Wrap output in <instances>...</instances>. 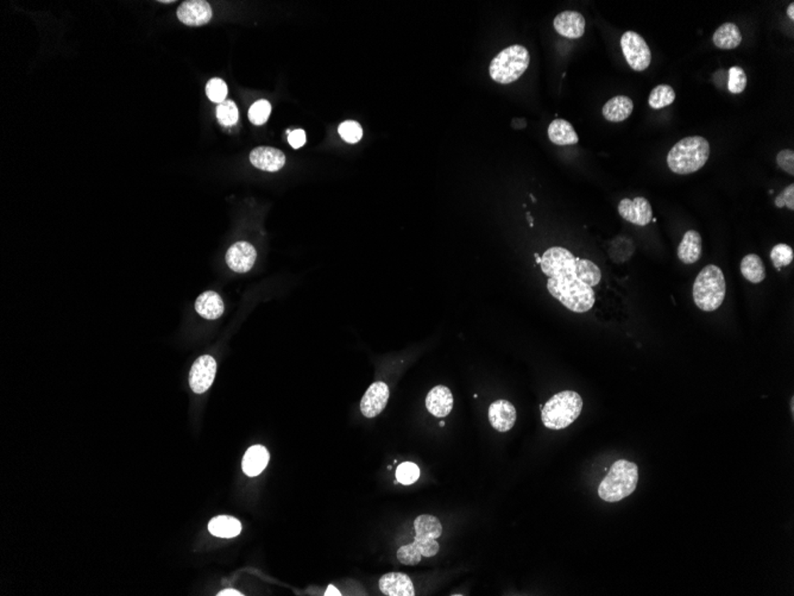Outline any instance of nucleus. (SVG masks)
Listing matches in <instances>:
<instances>
[{
    "instance_id": "obj_16",
    "label": "nucleus",
    "mask_w": 794,
    "mask_h": 596,
    "mask_svg": "<svg viewBox=\"0 0 794 596\" xmlns=\"http://www.w3.org/2000/svg\"><path fill=\"white\" fill-rule=\"evenodd\" d=\"M250 162L256 168L273 173L283 168L285 156L282 151L271 146H259L251 151Z\"/></svg>"
},
{
    "instance_id": "obj_12",
    "label": "nucleus",
    "mask_w": 794,
    "mask_h": 596,
    "mask_svg": "<svg viewBox=\"0 0 794 596\" xmlns=\"http://www.w3.org/2000/svg\"><path fill=\"white\" fill-rule=\"evenodd\" d=\"M257 259L255 248L248 242H237L226 253V264L236 273H248Z\"/></svg>"
},
{
    "instance_id": "obj_31",
    "label": "nucleus",
    "mask_w": 794,
    "mask_h": 596,
    "mask_svg": "<svg viewBox=\"0 0 794 596\" xmlns=\"http://www.w3.org/2000/svg\"><path fill=\"white\" fill-rule=\"evenodd\" d=\"M217 118L224 126H232L238 121L237 105L232 100H225L217 107Z\"/></svg>"
},
{
    "instance_id": "obj_14",
    "label": "nucleus",
    "mask_w": 794,
    "mask_h": 596,
    "mask_svg": "<svg viewBox=\"0 0 794 596\" xmlns=\"http://www.w3.org/2000/svg\"><path fill=\"white\" fill-rule=\"evenodd\" d=\"M585 18L580 12L564 11L554 18V29L561 36L577 40L585 33Z\"/></svg>"
},
{
    "instance_id": "obj_33",
    "label": "nucleus",
    "mask_w": 794,
    "mask_h": 596,
    "mask_svg": "<svg viewBox=\"0 0 794 596\" xmlns=\"http://www.w3.org/2000/svg\"><path fill=\"white\" fill-rule=\"evenodd\" d=\"M420 477V469L415 463L412 462H405L402 465L397 467L396 479L397 482L402 483L405 486H409L415 483Z\"/></svg>"
},
{
    "instance_id": "obj_2",
    "label": "nucleus",
    "mask_w": 794,
    "mask_h": 596,
    "mask_svg": "<svg viewBox=\"0 0 794 596\" xmlns=\"http://www.w3.org/2000/svg\"><path fill=\"white\" fill-rule=\"evenodd\" d=\"M710 158V144L702 136H690L673 146L667 155L668 168L679 175H687L703 168Z\"/></svg>"
},
{
    "instance_id": "obj_4",
    "label": "nucleus",
    "mask_w": 794,
    "mask_h": 596,
    "mask_svg": "<svg viewBox=\"0 0 794 596\" xmlns=\"http://www.w3.org/2000/svg\"><path fill=\"white\" fill-rule=\"evenodd\" d=\"M638 481V465L626 460H619L611 465L608 475L598 487V495L607 502H621L634 493Z\"/></svg>"
},
{
    "instance_id": "obj_36",
    "label": "nucleus",
    "mask_w": 794,
    "mask_h": 596,
    "mask_svg": "<svg viewBox=\"0 0 794 596\" xmlns=\"http://www.w3.org/2000/svg\"><path fill=\"white\" fill-rule=\"evenodd\" d=\"M338 131L340 134V137L345 142L351 143V144L359 142L363 137V129H361V124L354 121H344L339 125Z\"/></svg>"
},
{
    "instance_id": "obj_1",
    "label": "nucleus",
    "mask_w": 794,
    "mask_h": 596,
    "mask_svg": "<svg viewBox=\"0 0 794 596\" xmlns=\"http://www.w3.org/2000/svg\"><path fill=\"white\" fill-rule=\"evenodd\" d=\"M547 289L565 308L576 313L590 311L596 301L592 287L578 280L575 273L548 278Z\"/></svg>"
},
{
    "instance_id": "obj_44",
    "label": "nucleus",
    "mask_w": 794,
    "mask_h": 596,
    "mask_svg": "<svg viewBox=\"0 0 794 596\" xmlns=\"http://www.w3.org/2000/svg\"><path fill=\"white\" fill-rule=\"evenodd\" d=\"M787 15H788V17H790V21H793V19H794V4H793V3H792V4H790V6H788V8H787Z\"/></svg>"
},
{
    "instance_id": "obj_13",
    "label": "nucleus",
    "mask_w": 794,
    "mask_h": 596,
    "mask_svg": "<svg viewBox=\"0 0 794 596\" xmlns=\"http://www.w3.org/2000/svg\"><path fill=\"white\" fill-rule=\"evenodd\" d=\"M178 18L186 26H205L212 18L211 5L204 0L183 1L178 9Z\"/></svg>"
},
{
    "instance_id": "obj_8",
    "label": "nucleus",
    "mask_w": 794,
    "mask_h": 596,
    "mask_svg": "<svg viewBox=\"0 0 794 596\" xmlns=\"http://www.w3.org/2000/svg\"><path fill=\"white\" fill-rule=\"evenodd\" d=\"M576 259L571 251L560 246L547 250L541 257V271L548 278L575 273Z\"/></svg>"
},
{
    "instance_id": "obj_17",
    "label": "nucleus",
    "mask_w": 794,
    "mask_h": 596,
    "mask_svg": "<svg viewBox=\"0 0 794 596\" xmlns=\"http://www.w3.org/2000/svg\"><path fill=\"white\" fill-rule=\"evenodd\" d=\"M379 589L386 596H414L415 589L408 575L388 573L379 580Z\"/></svg>"
},
{
    "instance_id": "obj_41",
    "label": "nucleus",
    "mask_w": 794,
    "mask_h": 596,
    "mask_svg": "<svg viewBox=\"0 0 794 596\" xmlns=\"http://www.w3.org/2000/svg\"><path fill=\"white\" fill-rule=\"evenodd\" d=\"M288 142L294 149H299L301 146H305V143H306V132L301 130V129L294 130V131L289 134Z\"/></svg>"
},
{
    "instance_id": "obj_7",
    "label": "nucleus",
    "mask_w": 794,
    "mask_h": 596,
    "mask_svg": "<svg viewBox=\"0 0 794 596\" xmlns=\"http://www.w3.org/2000/svg\"><path fill=\"white\" fill-rule=\"evenodd\" d=\"M621 48L628 65L635 72H643L652 61V53L645 38L635 31H627L621 38Z\"/></svg>"
},
{
    "instance_id": "obj_10",
    "label": "nucleus",
    "mask_w": 794,
    "mask_h": 596,
    "mask_svg": "<svg viewBox=\"0 0 794 596\" xmlns=\"http://www.w3.org/2000/svg\"><path fill=\"white\" fill-rule=\"evenodd\" d=\"M619 213L623 220L638 227H646L653 222L652 206L643 197H635L634 200L623 199L619 204Z\"/></svg>"
},
{
    "instance_id": "obj_5",
    "label": "nucleus",
    "mask_w": 794,
    "mask_h": 596,
    "mask_svg": "<svg viewBox=\"0 0 794 596\" xmlns=\"http://www.w3.org/2000/svg\"><path fill=\"white\" fill-rule=\"evenodd\" d=\"M583 410V399L578 393L565 391L552 396L541 410V419L550 430L569 428Z\"/></svg>"
},
{
    "instance_id": "obj_35",
    "label": "nucleus",
    "mask_w": 794,
    "mask_h": 596,
    "mask_svg": "<svg viewBox=\"0 0 794 596\" xmlns=\"http://www.w3.org/2000/svg\"><path fill=\"white\" fill-rule=\"evenodd\" d=\"M227 92V85L219 77L211 79L206 85V94L213 103L222 104L225 102Z\"/></svg>"
},
{
    "instance_id": "obj_15",
    "label": "nucleus",
    "mask_w": 794,
    "mask_h": 596,
    "mask_svg": "<svg viewBox=\"0 0 794 596\" xmlns=\"http://www.w3.org/2000/svg\"><path fill=\"white\" fill-rule=\"evenodd\" d=\"M489 421L499 432H508L516 423V410L506 400H497L489 407Z\"/></svg>"
},
{
    "instance_id": "obj_30",
    "label": "nucleus",
    "mask_w": 794,
    "mask_h": 596,
    "mask_svg": "<svg viewBox=\"0 0 794 596\" xmlns=\"http://www.w3.org/2000/svg\"><path fill=\"white\" fill-rule=\"evenodd\" d=\"M793 249L790 248V245L785 244V243L776 244L771 251V260H772L773 266L778 271H780L783 267L790 266L793 261Z\"/></svg>"
},
{
    "instance_id": "obj_28",
    "label": "nucleus",
    "mask_w": 794,
    "mask_h": 596,
    "mask_svg": "<svg viewBox=\"0 0 794 596\" xmlns=\"http://www.w3.org/2000/svg\"><path fill=\"white\" fill-rule=\"evenodd\" d=\"M575 274L577 278L580 281L587 283L590 287H594L601 282L602 273L601 269L597 267V264H594L592 261L582 260V259H576V268H575Z\"/></svg>"
},
{
    "instance_id": "obj_24",
    "label": "nucleus",
    "mask_w": 794,
    "mask_h": 596,
    "mask_svg": "<svg viewBox=\"0 0 794 596\" xmlns=\"http://www.w3.org/2000/svg\"><path fill=\"white\" fill-rule=\"evenodd\" d=\"M716 47L723 50H732L740 45L742 42V33L739 26L734 23H724L714 31L712 37Z\"/></svg>"
},
{
    "instance_id": "obj_6",
    "label": "nucleus",
    "mask_w": 794,
    "mask_h": 596,
    "mask_svg": "<svg viewBox=\"0 0 794 596\" xmlns=\"http://www.w3.org/2000/svg\"><path fill=\"white\" fill-rule=\"evenodd\" d=\"M531 56L521 44H514L497 54L490 63V77L499 84L508 85L521 77L528 68Z\"/></svg>"
},
{
    "instance_id": "obj_25",
    "label": "nucleus",
    "mask_w": 794,
    "mask_h": 596,
    "mask_svg": "<svg viewBox=\"0 0 794 596\" xmlns=\"http://www.w3.org/2000/svg\"><path fill=\"white\" fill-rule=\"evenodd\" d=\"M208 531L219 538H234L241 533V524L234 516H215L208 524Z\"/></svg>"
},
{
    "instance_id": "obj_3",
    "label": "nucleus",
    "mask_w": 794,
    "mask_h": 596,
    "mask_svg": "<svg viewBox=\"0 0 794 596\" xmlns=\"http://www.w3.org/2000/svg\"><path fill=\"white\" fill-rule=\"evenodd\" d=\"M727 283L721 268L709 264L697 275L692 296L697 308L704 312L716 311L725 299Z\"/></svg>"
},
{
    "instance_id": "obj_20",
    "label": "nucleus",
    "mask_w": 794,
    "mask_h": 596,
    "mask_svg": "<svg viewBox=\"0 0 794 596\" xmlns=\"http://www.w3.org/2000/svg\"><path fill=\"white\" fill-rule=\"evenodd\" d=\"M269 453L263 445H254L249 448L241 462L243 472L250 477H255L266 468L269 463Z\"/></svg>"
},
{
    "instance_id": "obj_26",
    "label": "nucleus",
    "mask_w": 794,
    "mask_h": 596,
    "mask_svg": "<svg viewBox=\"0 0 794 596\" xmlns=\"http://www.w3.org/2000/svg\"><path fill=\"white\" fill-rule=\"evenodd\" d=\"M740 269L741 274L751 283H761L766 278L765 264L755 254H749L742 259Z\"/></svg>"
},
{
    "instance_id": "obj_18",
    "label": "nucleus",
    "mask_w": 794,
    "mask_h": 596,
    "mask_svg": "<svg viewBox=\"0 0 794 596\" xmlns=\"http://www.w3.org/2000/svg\"><path fill=\"white\" fill-rule=\"evenodd\" d=\"M426 407L434 417H446L453 408V395L451 391L445 386L434 387L427 395Z\"/></svg>"
},
{
    "instance_id": "obj_32",
    "label": "nucleus",
    "mask_w": 794,
    "mask_h": 596,
    "mask_svg": "<svg viewBox=\"0 0 794 596\" xmlns=\"http://www.w3.org/2000/svg\"><path fill=\"white\" fill-rule=\"evenodd\" d=\"M747 87V75L744 70L739 66H734L729 70L728 88L732 94H740Z\"/></svg>"
},
{
    "instance_id": "obj_29",
    "label": "nucleus",
    "mask_w": 794,
    "mask_h": 596,
    "mask_svg": "<svg viewBox=\"0 0 794 596\" xmlns=\"http://www.w3.org/2000/svg\"><path fill=\"white\" fill-rule=\"evenodd\" d=\"M675 100V92L670 85H659L653 88L649 94V107L654 110H661L663 107H670Z\"/></svg>"
},
{
    "instance_id": "obj_11",
    "label": "nucleus",
    "mask_w": 794,
    "mask_h": 596,
    "mask_svg": "<svg viewBox=\"0 0 794 596\" xmlns=\"http://www.w3.org/2000/svg\"><path fill=\"white\" fill-rule=\"evenodd\" d=\"M389 400V387L384 382H375L365 391L361 401V411L366 418H375L386 408Z\"/></svg>"
},
{
    "instance_id": "obj_34",
    "label": "nucleus",
    "mask_w": 794,
    "mask_h": 596,
    "mask_svg": "<svg viewBox=\"0 0 794 596\" xmlns=\"http://www.w3.org/2000/svg\"><path fill=\"white\" fill-rule=\"evenodd\" d=\"M271 114V105L268 100H259L256 102L249 110V119L252 124L263 125L266 123Z\"/></svg>"
},
{
    "instance_id": "obj_27",
    "label": "nucleus",
    "mask_w": 794,
    "mask_h": 596,
    "mask_svg": "<svg viewBox=\"0 0 794 596\" xmlns=\"http://www.w3.org/2000/svg\"><path fill=\"white\" fill-rule=\"evenodd\" d=\"M414 529H415V538L437 539L442 533V525L439 519L428 514L418 516L414 521Z\"/></svg>"
},
{
    "instance_id": "obj_40",
    "label": "nucleus",
    "mask_w": 794,
    "mask_h": 596,
    "mask_svg": "<svg viewBox=\"0 0 794 596\" xmlns=\"http://www.w3.org/2000/svg\"><path fill=\"white\" fill-rule=\"evenodd\" d=\"M776 206L778 209H781L783 206H787L788 209L794 210V185H790L783 190V193L780 194L779 197L776 199Z\"/></svg>"
},
{
    "instance_id": "obj_46",
    "label": "nucleus",
    "mask_w": 794,
    "mask_h": 596,
    "mask_svg": "<svg viewBox=\"0 0 794 596\" xmlns=\"http://www.w3.org/2000/svg\"><path fill=\"white\" fill-rule=\"evenodd\" d=\"M534 256H535L536 259V264H541V257L539 256V254H534Z\"/></svg>"
},
{
    "instance_id": "obj_21",
    "label": "nucleus",
    "mask_w": 794,
    "mask_h": 596,
    "mask_svg": "<svg viewBox=\"0 0 794 596\" xmlns=\"http://www.w3.org/2000/svg\"><path fill=\"white\" fill-rule=\"evenodd\" d=\"M634 110V103L629 97L617 95L607 102L603 107V116L605 119L612 123L626 121L629 118Z\"/></svg>"
},
{
    "instance_id": "obj_23",
    "label": "nucleus",
    "mask_w": 794,
    "mask_h": 596,
    "mask_svg": "<svg viewBox=\"0 0 794 596\" xmlns=\"http://www.w3.org/2000/svg\"><path fill=\"white\" fill-rule=\"evenodd\" d=\"M195 310L202 318L217 319L224 313V303L218 293L207 291L197 296Z\"/></svg>"
},
{
    "instance_id": "obj_42",
    "label": "nucleus",
    "mask_w": 794,
    "mask_h": 596,
    "mask_svg": "<svg viewBox=\"0 0 794 596\" xmlns=\"http://www.w3.org/2000/svg\"><path fill=\"white\" fill-rule=\"evenodd\" d=\"M217 595H218V596H243V594H241V592H238V590H234V589H225V590H222V592H219V594H217Z\"/></svg>"
},
{
    "instance_id": "obj_37",
    "label": "nucleus",
    "mask_w": 794,
    "mask_h": 596,
    "mask_svg": "<svg viewBox=\"0 0 794 596\" xmlns=\"http://www.w3.org/2000/svg\"><path fill=\"white\" fill-rule=\"evenodd\" d=\"M397 560H400L402 564L406 565H416L420 563V560L423 558V555L414 548V545L408 544L403 545L400 549L397 550Z\"/></svg>"
},
{
    "instance_id": "obj_39",
    "label": "nucleus",
    "mask_w": 794,
    "mask_h": 596,
    "mask_svg": "<svg viewBox=\"0 0 794 596\" xmlns=\"http://www.w3.org/2000/svg\"><path fill=\"white\" fill-rule=\"evenodd\" d=\"M776 163L779 166L780 168L783 169V172H786L790 175H794V151L790 149H785V151H780L778 156H776Z\"/></svg>"
},
{
    "instance_id": "obj_22",
    "label": "nucleus",
    "mask_w": 794,
    "mask_h": 596,
    "mask_svg": "<svg viewBox=\"0 0 794 596\" xmlns=\"http://www.w3.org/2000/svg\"><path fill=\"white\" fill-rule=\"evenodd\" d=\"M550 141L557 146H573L580 142V137L572 124L564 119H554L548 126Z\"/></svg>"
},
{
    "instance_id": "obj_9",
    "label": "nucleus",
    "mask_w": 794,
    "mask_h": 596,
    "mask_svg": "<svg viewBox=\"0 0 794 596\" xmlns=\"http://www.w3.org/2000/svg\"><path fill=\"white\" fill-rule=\"evenodd\" d=\"M217 374V362L210 355H204L194 362L190 374V384L192 391L197 394H202L210 389Z\"/></svg>"
},
{
    "instance_id": "obj_43",
    "label": "nucleus",
    "mask_w": 794,
    "mask_h": 596,
    "mask_svg": "<svg viewBox=\"0 0 794 596\" xmlns=\"http://www.w3.org/2000/svg\"><path fill=\"white\" fill-rule=\"evenodd\" d=\"M325 595H326V596H330V595L340 596V595H342V594H340V592H339L338 589L335 588V585H328L327 590H326V592H325Z\"/></svg>"
},
{
    "instance_id": "obj_38",
    "label": "nucleus",
    "mask_w": 794,
    "mask_h": 596,
    "mask_svg": "<svg viewBox=\"0 0 794 596\" xmlns=\"http://www.w3.org/2000/svg\"><path fill=\"white\" fill-rule=\"evenodd\" d=\"M412 544L423 555V557H433L439 553V544H437V539L415 538V541H413Z\"/></svg>"
},
{
    "instance_id": "obj_19",
    "label": "nucleus",
    "mask_w": 794,
    "mask_h": 596,
    "mask_svg": "<svg viewBox=\"0 0 794 596\" xmlns=\"http://www.w3.org/2000/svg\"><path fill=\"white\" fill-rule=\"evenodd\" d=\"M703 254V243L700 232L690 230L684 234L680 244L678 246V257L684 264H693L698 262Z\"/></svg>"
},
{
    "instance_id": "obj_45",
    "label": "nucleus",
    "mask_w": 794,
    "mask_h": 596,
    "mask_svg": "<svg viewBox=\"0 0 794 596\" xmlns=\"http://www.w3.org/2000/svg\"><path fill=\"white\" fill-rule=\"evenodd\" d=\"M527 220H528L529 225H531V227H534V224H533V222H534V220H533L532 216H531L529 213H527Z\"/></svg>"
}]
</instances>
